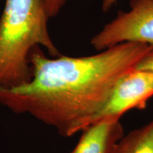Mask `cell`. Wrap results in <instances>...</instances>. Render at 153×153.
Segmentation results:
<instances>
[{
  "instance_id": "obj_5",
  "label": "cell",
  "mask_w": 153,
  "mask_h": 153,
  "mask_svg": "<svg viewBox=\"0 0 153 153\" xmlns=\"http://www.w3.org/2000/svg\"><path fill=\"white\" fill-rule=\"evenodd\" d=\"M117 117H105L82 131L75 148L70 153H114L116 145L124 136Z\"/></svg>"
},
{
  "instance_id": "obj_3",
  "label": "cell",
  "mask_w": 153,
  "mask_h": 153,
  "mask_svg": "<svg viewBox=\"0 0 153 153\" xmlns=\"http://www.w3.org/2000/svg\"><path fill=\"white\" fill-rule=\"evenodd\" d=\"M130 7L91 38L96 50L102 51L123 43L153 45V0H131Z\"/></svg>"
},
{
  "instance_id": "obj_8",
  "label": "cell",
  "mask_w": 153,
  "mask_h": 153,
  "mask_svg": "<svg viewBox=\"0 0 153 153\" xmlns=\"http://www.w3.org/2000/svg\"><path fill=\"white\" fill-rule=\"evenodd\" d=\"M135 69L153 72V48L140 61Z\"/></svg>"
},
{
  "instance_id": "obj_6",
  "label": "cell",
  "mask_w": 153,
  "mask_h": 153,
  "mask_svg": "<svg viewBox=\"0 0 153 153\" xmlns=\"http://www.w3.org/2000/svg\"><path fill=\"white\" fill-rule=\"evenodd\" d=\"M114 153H153V120L124 135Z\"/></svg>"
},
{
  "instance_id": "obj_7",
  "label": "cell",
  "mask_w": 153,
  "mask_h": 153,
  "mask_svg": "<svg viewBox=\"0 0 153 153\" xmlns=\"http://www.w3.org/2000/svg\"><path fill=\"white\" fill-rule=\"evenodd\" d=\"M67 0H43L45 10L49 19L54 18L62 10Z\"/></svg>"
},
{
  "instance_id": "obj_9",
  "label": "cell",
  "mask_w": 153,
  "mask_h": 153,
  "mask_svg": "<svg viewBox=\"0 0 153 153\" xmlns=\"http://www.w3.org/2000/svg\"><path fill=\"white\" fill-rule=\"evenodd\" d=\"M118 0H102V11L104 12L108 11L118 2Z\"/></svg>"
},
{
  "instance_id": "obj_2",
  "label": "cell",
  "mask_w": 153,
  "mask_h": 153,
  "mask_svg": "<svg viewBox=\"0 0 153 153\" xmlns=\"http://www.w3.org/2000/svg\"><path fill=\"white\" fill-rule=\"evenodd\" d=\"M49 19L43 0H5L0 16V87L31 79L30 56L36 47L53 57L61 55L50 36Z\"/></svg>"
},
{
  "instance_id": "obj_4",
  "label": "cell",
  "mask_w": 153,
  "mask_h": 153,
  "mask_svg": "<svg viewBox=\"0 0 153 153\" xmlns=\"http://www.w3.org/2000/svg\"><path fill=\"white\" fill-rule=\"evenodd\" d=\"M152 96L153 72L133 69L115 86L97 120L105 117L120 118L133 108H145Z\"/></svg>"
},
{
  "instance_id": "obj_1",
  "label": "cell",
  "mask_w": 153,
  "mask_h": 153,
  "mask_svg": "<svg viewBox=\"0 0 153 153\" xmlns=\"http://www.w3.org/2000/svg\"><path fill=\"white\" fill-rule=\"evenodd\" d=\"M152 48L123 43L89 56L49 58L37 46L30 56L31 79L16 87H0V104L71 137L94 123L120 78Z\"/></svg>"
}]
</instances>
